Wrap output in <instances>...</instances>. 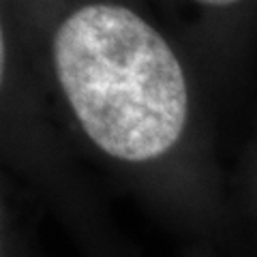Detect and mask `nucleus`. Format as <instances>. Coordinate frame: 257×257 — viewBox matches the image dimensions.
<instances>
[{
    "mask_svg": "<svg viewBox=\"0 0 257 257\" xmlns=\"http://www.w3.org/2000/svg\"><path fill=\"white\" fill-rule=\"evenodd\" d=\"M56 77L86 135L109 157L165 155L187 124L189 88L165 37L116 3L71 11L54 35Z\"/></svg>",
    "mask_w": 257,
    "mask_h": 257,
    "instance_id": "1",
    "label": "nucleus"
},
{
    "mask_svg": "<svg viewBox=\"0 0 257 257\" xmlns=\"http://www.w3.org/2000/svg\"><path fill=\"white\" fill-rule=\"evenodd\" d=\"M195 3L204 5V7H214V9H223V7H231L240 3V0H195Z\"/></svg>",
    "mask_w": 257,
    "mask_h": 257,
    "instance_id": "2",
    "label": "nucleus"
}]
</instances>
